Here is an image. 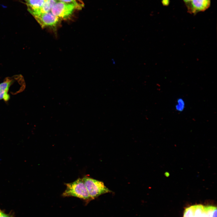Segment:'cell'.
I'll return each mask as SVG.
<instances>
[{
	"mask_svg": "<svg viewBox=\"0 0 217 217\" xmlns=\"http://www.w3.org/2000/svg\"><path fill=\"white\" fill-rule=\"evenodd\" d=\"M66 188L62 194L64 197H74L88 203L92 200L82 178L70 183H65Z\"/></svg>",
	"mask_w": 217,
	"mask_h": 217,
	"instance_id": "cell-1",
	"label": "cell"
},
{
	"mask_svg": "<svg viewBox=\"0 0 217 217\" xmlns=\"http://www.w3.org/2000/svg\"><path fill=\"white\" fill-rule=\"evenodd\" d=\"M92 200L100 195L112 191L106 187L104 183L87 176L82 178Z\"/></svg>",
	"mask_w": 217,
	"mask_h": 217,
	"instance_id": "cell-2",
	"label": "cell"
},
{
	"mask_svg": "<svg viewBox=\"0 0 217 217\" xmlns=\"http://www.w3.org/2000/svg\"><path fill=\"white\" fill-rule=\"evenodd\" d=\"M75 10H77L73 4L61 1L57 2L51 10L52 13L60 19L69 18Z\"/></svg>",
	"mask_w": 217,
	"mask_h": 217,
	"instance_id": "cell-3",
	"label": "cell"
},
{
	"mask_svg": "<svg viewBox=\"0 0 217 217\" xmlns=\"http://www.w3.org/2000/svg\"><path fill=\"white\" fill-rule=\"evenodd\" d=\"M42 27L55 28L58 24L60 19L54 15L51 11L41 13L33 16Z\"/></svg>",
	"mask_w": 217,
	"mask_h": 217,
	"instance_id": "cell-4",
	"label": "cell"
},
{
	"mask_svg": "<svg viewBox=\"0 0 217 217\" xmlns=\"http://www.w3.org/2000/svg\"><path fill=\"white\" fill-rule=\"evenodd\" d=\"M15 77H8L0 84V100L3 99L7 101L10 99L8 92L10 88L13 84Z\"/></svg>",
	"mask_w": 217,
	"mask_h": 217,
	"instance_id": "cell-5",
	"label": "cell"
},
{
	"mask_svg": "<svg viewBox=\"0 0 217 217\" xmlns=\"http://www.w3.org/2000/svg\"><path fill=\"white\" fill-rule=\"evenodd\" d=\"M190 5L191 12L196 14L207 9L210 6V0H191Z\"/></svg>",
	"mask_w": 217,
	"mask_h": 217,
	"instance_id": "cell-6",
	"label": "cell"
},
{
	"mask_svg": "<svg viewBox=\"0 0 217 217\" xmlns=\"http://www.w3.org/2000/svg\"><path fill=\"white\" fill-rule=\"evenodd\" d=\"M44 2V0H28L26 4L27 10L33 16L40 13V9Z\"/></svg>",
	"mask_w": 217,
	"mask_h": 217,
	"instance_id": "cell-7",
	"label": "cell"
},
{
	"mask_svg": "<svg viewBox=\"0 0 217 217\" xmlns=\"http://www.w3.org/2000/svg\"><path fill=\"white\" fill-rule=\"evenodd\" d=\"M57 2L55 0H45L40 10V14L47 13L51 11Z\"/></svg>",
	"mask_w": 217,
	"mask_h": 217,
	"instance_id": "cell-8",
	"label": "cell"
},
{
	"mask_svg": "<svg viewBox=\"0 0 217 217\" xmlns=\"http://www.w3.org/2000/svg\"><path fill=\"white\" fill-rule=\"evenodd\" d=\"M204 210L208 217H217V207L212 206H204Z\"/></svg>",
	"mask_w": 217,
	"mask_h": 217,
	"instance_id": "cell-9",
	"label": "cell"
},
{
	"mask_svg": "<svg viewBox=\"0 0 217 217\" xmlns=\"http://www.w3.org/2000/svg\"><path fill=\"white\" fill-rule=\"evenodd\" d=\"M193 206L194 217H202L204 211V206L199 204Z\"/></svg>",
	"mask_w": 217,
	"mask_h": 217,
	"instance_id": "cell-10",
	"label": "cell"
},
{
	"mask_svg": "<svg viewBox=\"0 0 217 217\" xmlns=\"http://www.w3.org/2000/svg\"><path fill=\"white\" fill-rule=\"evenodd\" d=\"M62 2L74 5L77 8V10H81L84 6V4L79 2L77 0H60Z\"/></svg>",
	"mask_w": 217,
	"mask_h": 217,
	"instance_id": "cell-11",
	"label": "cell"
},
{
	"mask_svg": "<svg viewBox=\"0 0 217 217\" xmlns=\"http://www.w3.org/2000/svg\"><path fill=\"white\" fill-rule=\"evenodd\" d=\"M183 217H194L193 206L188 207L185 209Z\"/></svg>",
	"mask_w": 217,
	"mask_h": 217,
	"instance_id": "cell-12",
	"label": "cell"
},
{
	"mask_svg": "<svg viewBox=\"0 0 217 217\" xmlns=\"http://www.w3.org/2000/svg\"><path fill=\"white\" fill-rule=\"evenodd\" d=\"M184 103L181 99H179L178 101V104L176 106V108L179 111L183 110L184 107Z\"/></svg>",
	"mask_w": 217,
	"mask_h": 217,
	"instance_id": "cell-13",
	"label": "cell"
},
{
	"mask_svg": "<svg viewBox=\"0 0 217 217\" xmlns=\"http://www.w3.org/2000/svg\"><path fill=\"white\" fill-rule=\"evenodd\" d=\"M0 217H14V213L10 212L8 214L6 213L4 210L0 209Z\"/></svg>",
	"mask_w": 217,
	"mask_h": 217,
	"instance_id": "cell-14",
	"label": "cell"
},
{
	"mask_svg": "<svg viewBox=\"0 0 217 217\" xmlns=\"http://www.w3.org/2000/svg\"><path fill=\"white\" fill-rule=\"evenodd\" d=\"M169 0H162V2L164 5H167L169 3Z\"/></svg>",
	"mask_w": 217,
	"mask_h": 217,
	"instance_id": "cell-15",
	"label": "cell"
},
{
	"mask_svg": "<svg viewBox=\"0 0 217 217\" xmlns=\"http://www.w3.org/2000/svg\"><path fill=\"white\" fill-rule=\"evenodd\" d=\"M202 217H208L207 214L204 210L203 212Z\"/></svg>",
	"mask_w": 217,
	"mask_h": 217,
	"instance_id": "cell-16",
	"label": "cell"
},
{
	"mask_svg": "<svg viewBox=\"0 0 217 217\" xmlns=\"http://www.w3.org/2000/svg\"><path fill=\"white\" fill-rule=\"evenodd\" d=\"M184 2L187 4L190 2L191 0H183Z\"/></svg>",
	"mask_w": 217,
	"mask_h": 217,
	"instance_id": "cell-17",
	"label": "cell"
},
{
	"mask_svg": "<svg viewBox=\"0 0 217 217\" xmlns=\"http://www.w3.org/2000/svg\"><path fill=\"white\" fill-rule=\"evenodd\" d=\"M77 0L79 2H80V3H82V4H83V2H82V0Z\"/></svg>",
	"mask_w": 217,
	"mask_h": 217,
	"instance_id": "cell-18",
	"label": "cell"
},
{
	"mask_svg": "<svg viewBox=\"0 0 217 217\" xmlns=\"http://www.w3.org/2000/svg\"><path fill=\"white\" fill-rule=\"evenodd\" d=\"M25 0V1H28V0Z\"/></svg>",
	"mask_w": 217,
	"mask_h": 217,
	"instance_id": "cell-19",
	"label": "cell"
},
{
	"mask_svg": "<svg viewBox=\"0 0 217 217\" xmlns=\"http://www.w3.org/2000/svg\"><path fill=\"white\" fill-rule=\"evenodd\" d=\"M56 0V1H57V0H59V1H60V0Z\"/></svg>",
	"mask_w": 217,
	"mask_h": 217,
	"instance_id": "cell-20",
	"label": "cell"
},
{
	"mask_svg": "<svg viewBox=\"0 0 217 217\" xmlns=\"http://www.w3.org/2000/svg\"></svg>",
	"mask_w": 217,
	"mask_h": 217,
	"instance_id": "cell-21",
	"label": "cell"
}]
</instances>
